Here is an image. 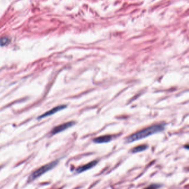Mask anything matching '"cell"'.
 <instances>
[{
    "label": "cell",
    "mask_w": 189,
    "mask_h": 189,
    "mask_svg": "<svg viewBox=\"0 0 189 189\" xmlns=\"http://www.w3.org/2000/svg\"><path fill=\"white\" fill-rule=\"evenodd\" d=\"M165 130L164 124H156L152 125L150 127L145 128L141 131L135 132L132 135H130L127 138L126 142L127 143H131L133 142L138 141L142 139L150 137L152 135L157 133L162 132Z\"/></svg>",
    "instance_id": "6da1fadb"
},
{
    "label": "cell",
    "mask_w": 189,
    "mask_h": 189,
    "mask_svg": "<svg viewBox=\"0 0 189 189\" xmlns=\"http://www.w3.org/2000/svg\"><path fill=\"white\" fill-rule=\"evenodd\" d=\"M58 160H55L39 168L37 170L34 171L33 173L30 175V176L29 177V181H32L43 175L44 174L46 173L48 171L52 170L58 165Z\"/></svg>",
    "instance_id": "7a4b0ae2"
},
{
    "label": "cell",
    "mask_w": 189,
    "mask_h": 189,
    "mask_svg": "<svg viewBox=\"0 0 189 189\" xmlns=\"http://www.w3.org/2000/svg\"><path fill=\"white\" fill-rule=\"evenodd\" d=\"M74 125H75L74 122H69L67 123H63L62 124L58 125L57 127L53 128L51 132V134L52 135H56L58 133H60V132L66 130L68 128H71L72 127H73Z\"/></svg>",
    "instance_id": "3957f363"
},
{
    "label": "cell",
    "mask_w": 189,
    "mask_h": 189,
    "mask_svg": "<svg viewBox=\"0 0 189 189\" xmlns=\"http://www.w3.org/2000/svg\"><path fill=\"white\" fill-rule=\"evenodd\" d=\"M67 108V105H59V106H57L52 109H51L50 110L48 111L47 112L43 114L42 115H41V116L38 117V119H42L43 118H44L46 117H47L49 116H51L52 115L58 112H60L63 109H66Z\"/></svg>",
    "instance_id": "277c9868"
},
{
    "label": "cell",
    "mask_w": 189,
    "mask_h": 189,
    "mask_svg": "<svg viewBox=\"0 0 189 189\" xmlns=\"http://www.w3.org/2000/svg\"><path fill=\"white\" fill-rule=\"evenodd\" d=\"M98 162H99V160H94L92 161L87 164H85L84 165L82 166L79 168H77L76 170V173L77 174H80L87 170H90L93 168H94L96 165H97Z\"/></svg>",
    "instance_id": "5b68a950"
},
{
    "label": "cell",
    "mask_w": 189,
    "mask_h": 189,
    "mask_svg": "<svg viewBox=\"0 0 189 189\" xmlns=\"http://www.w3.org/2000/svg\"><path fill=\"white\" fill-rule=\"evenodd\" d=\"M113 139V136L112 135H103L99 137H95L93 139V142L97 144H103V143H108L111 142Z\"/></svg>",
    "instance_id": "8992f818"
},
{
    "label": "cell",
    "mask_w": 189,
    "mask_h": 189,
    "mask_svg": "<svg viewBox=\"0 0 189 189\" xmlns=\"http://www.w3.org/2000/svg\"><path fill=\"white\" fill-rule=\"evenodd\" d=\"M148 147H149V146L147 145H139L137 147H134L132 150V154H136V153H138V152H142V151L147 150L148 149Z\"/></svg>",
    "instance_id": "52a82bcc"
},
{
    "label": "cell",
    "mask_w": 189,
    "mask_h": 189,
    "mask_svg": "<svg viewBox=\"0 0 189 189\" xmlns=\"http://www.w3.org/2000/svg\"><path fill=\"white\" fill-rule=\"evenodd\" d=\"M10 38L7 37H4L0 38V46H4L7 45L10 43Z\"/></svg>",
    "instance_id": "ba28073f"
},
{
    "label": "cell",
    "mask_w": 189,
    "mask_h": 189,
    "mask_svg": "<svg viewBox=\"0 0 189 189\" xmlns=\"http://www.w3.org/2000/svg\"><path fill=\"white\" fill-rule=\"evenodd\" d=\"M162 187V185L159 184H152L150 185H149V186L147 187L146 188L147 189H158V188H160Z\"/></svg>",
    "instance_id": "9c48e42d"
},
{
    "label": "cell",
    "mask_w": 189,
    "mask_h": 189,
    "mask_svg": "<svg viewBox=\"0 0 189 189\" xmlns=\"http://www.w3.org/2000/svg\"><path fill=\"white\" fill-rule=\"evenodd\" d=\"M186 147V149H189V145H187L186 147Z\"/></svg>",
    "instance_id": "30bf717a"
}]
</instances>
